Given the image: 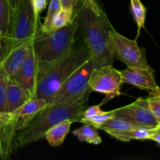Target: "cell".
I'll list each match as a JSON object with an SVG mask.
<instances>
[{
    "mask_svg": "<svg viewBox=\"0 0 160 160\" xmlns=\"http://www.w3.org/2000/svg\"><path fill=\"white\" fill-rule=\"evenodd\" d=\"M150 140L152 141H154V142H157L159 145H160V133L159 132H156L154 130V134L152 135L151 138H150Z\"/></svg>",
    "mask_w": 160,
    "mask_h": 160,
    "instance_id": "d6a6232c",
    "label": "cell"
},
{
    "mask_svg": "<svg viewBox=\"0 0 160 160\" xmlns=\"http://www.w3.org/2000/svg\"><path fill=\"white\" fill-rule=\"evenodd\" d=\"M8 51V38L4 36H0V64L4 59Z\"/></svg>",
    "mask_w": 160,
    "mask_h": 160,
    "instance_id": "f546056e",
    "label": "cell"
},
{
    "mask_svg": "<svg viewBox=\"0 0 160 160\" xmlns=\"http://www.w3.org/2000/svg\"><path fill=\"white\" fill-rule=\"evenodd\" d=\"M10 79L15 80L29 92L32 98H35L36 89L39 82V70L38 59L31 46V43L20 70L15 77Z\"/></svg>",
    "mask_w": 160,
    "mask_h": 160,
    "instance_id": "30bf717a",
    "label": "cell"
},
{
    "mask_svg": "<svg viewBox=\"0 0 160 160\" xmlns=\"http://www.w3.org/2000/svg\"><path fill=\"white\" fill-rule=\"evenodd\" d=\"M48 103L45 100L42 98H31L20 108L18 116L15 122L16 132H19L26 126H28L31 120L34 118V116L45 109Z\"/></svg>",
    "mask_w": 160,
    "mask_h": 160,
    "instance_id": "4fadbf2b",
    "label": "cell"
},
{
    "mask_svg": "<svg viewBox=\"0 0 160 160\" xmlns=\"http://www.w3.org/2000/svg\"><path fill=\"white\" fill-rule=\"evenodd\" d=\"M9 78L0 65V111L6 112V92Z\"/></svg>",
    "mask_w": 160,
    "mask_h": 160,
    "instance_id": "cb8c5ba5",
    "label": "cell"
},
{
    "mask_svg": "<svg viewBox=\"0 0 160 160\" xmlns=\"http://www.w3.org/2000/svg\"><path fill=\"white\" fill-rule=\"evenodd\" d=\"M62 8L60 0H50L48 9L47 10L46 16L45 17V21L41 25L40 29L45 32L52 31V21L58 11Z\"/></svg>",
    "mask_w": 160,
    "mask_h": 160,
    "instance_id": "7402d4cb",
    "label": "cell"
},
{
    "mask_svg": "<svg viewBox=\"0 0 160 160\" xmlns=\"http://www.w3.org/2000/svg\"><path fill=\"white\" fill-rule=\"evenodd\" d=\"M12 16L13 10L9 0H0V33L7 38L10 31Z\"/></svg>",
    "mask_w": 160,
    "mask_h": 160,
    "instance_id": "ac0fdd59",
    "label": "cell"
},
{
    "mask_svg": "<svg viewBox=\"0 0 160 160\" xmlns=\"http://www.w3.org/2000/svg\"><path fill=\"white\" fill-rule=\"evenodd\" d=\"M90 94L80 99L63 105H47L46 107L38 112L28 126L17 132L15 139V148L25 146L43 139L49 128L65 120L73 123H81L82 112L86 108Z\"/></svg>",
    "mask_w": 160,
    "mask_h": 160,
    "instance_id": "7a4b0ae2",
    "label": "cell"
},
{
    "mask_svg": "<svg viewBox=\"0 0 160 160\" xmlns=\"http://www.w3.org/2000/svg\"><path fill=\"white\" fill-rule=\"evenodd\" d=\"M89 59L91 56L84 43L73 45L65 56L52 66L41 78L35 98L49 102L67 78Z\"/></svg>",
    "mask_w": 160,
    "mask_h": 160,
    "instance_id": "277c9868",
    "label": "cell"
},
{
    "mask_svg": "<svg viewBox=\"0 0 160 160\" xmlns=\"http://www.w3.org/2000/svg\"><path fill=\"white\" fill-rule=\"evenodd\" d=\"M114 117L123 119L136 125L153 129L159 123L153 116L147 98H138L134 102L113 109Z\"/></svg>",
    "mask_w": 160,
    "mask_h": 160,
    "instance_id": "9c48e42d",
    "label": "cell"
},
{
    "mask_svg": "<svg viewBox=\"0 0 160 160\" xmlns=\"http://www.w3.org/2000/svg\"><path fill=\"white\" fill-rule=\"evenodd\" d=\"M73 134L81 142L99 145L102 142L97 131V128L88 124H84L81 128L74 130Z\"/></svg>",
    "mask_w": 160,
    "mask_h": 160,
    "instance_id": "d6986e66",
    "label": "cell"
},
{
    "mask_svg": "<svg viewBox=\"0 0 160 160\" xmlns=\"http://www.w3.org/2000/svg\"><path fill=\"white\" fill-rule=\"evenodd\" d=\"M95 67V62L91 58L67 78L48 105L70 104L91 94L88 81Z\"/></svg>",
    "mask_w": 160,
    "mask_h": 160,
    "instance_id": "8992f818",
    "label": "cell"
},
{
    "mask_svg": "<svg viewBox=\"0 0 160 160\" xmlns=\"http://www.w3.org/2000/svg\"><path fill=\"white\" fill-rule=\"evenodd\" d=\"M154 134V128H137L122 132H109V135L120 142H129L131 140H150Z\"/></svg>",
    "mask_w": 160,
    "mask_h": 160,
    "instance_id": "2e32d148",
    "label": "cell"
},
{
    "mask_svg": "<svg viewBox=\"0 0 160 160\" xmlns=\"http://www.w3.org/2000/svg\"><path fill=\"white\" fill-rule=\"evenodd\" d=\"M103 102H102L98 105H95V106H90L88 108H85L84 109V111L82 112V117H81V119H86V120H88V119H91L92 117L101 113L103 111L101 108Z\"/></svg>",
    "mask_w": 160,
    "mask_h": 160,
    "instance_id": "484cf974",
    "label": "cell"
},
{
    "mask_svg": "<svg viewBox=\"0 0 160 160\" xmlns=\"http://www.w3.org/2000/svg\"><path fill=\"white\" fill-rule=\"evenodd\" d=\"M148 100V106H149L150 109L152 112L153 116L156 120L160 123V93L156 94V95H149V97L147 98Z\"/></svg>",
    "mask_w": 160,
    "mask_h": 160,
    "instance_id": "d4e9b609",
    "label": "cell"
},
{
    "mask_svg": "<svg viewBox=\"0 0 160 160\" xmlns=\"http://www.w3.org/2000/svg\"><path fill=\"white\" fill-rule=\"evenodd\" d=\"M123 83L129 84L142 90L147 91L149 95L160 93V88L155 78V71L152 67L148 69L128 67L120 70Z\"/></svg>",
    "mask_w": 160,
    "mask_h": 160,
    "instance_id": "8fae6325",
    "label": "cell"
},
{
    "mask_svg": "<svg viewBox=\"0 0 160 160\" xmlns=\"http://www.w3.org/2000/svg\"><path fill=\"white\" fill-rule=\"evenodd\" d=\"M31 3H32L34 12L38 16H40V14L46 8L48 2H47V0H31Z\"/></svg>",
    "mask_w": 160,
    "mask_h": 160,
    "instance_id": "f1b7e54d",
    "label": "cell"
},
{
    "mask_svg": "<svg viewBox=\"0 0 160 160\" xmlns=\"http://www.w3.org/2000/svg\"><path fill=\"white\" fill-rule=\"evenodd\" d=\"M19 110H20V108L10 112H1L0 111V128L4 127L5 125L8 124L12 120H14L18 116Z\"/></svg>",
    "mask_w": 160,
    "mask_h": 160,
    "instance_id": "4316f807",
    "label": "cell"
},
{
    "mask_svg": "<svg viewBox=\"0 0 160 160\" xmlns=\"http://www.w3.org/2000/svg\"><path fill=\"white\" fill-rule=\"evenodd\" d=\"M159 126H160V123H159Z\"/></svg>",
    "mask_w": 160,
    "mask_h": 160,
    "instance_id": "d590c367",
    "label": "cell"
},
{
    "mask_svg": "<svg viewBox=\"0 0 160 160\" xmlns=\"http://www.w3.org/2000/svg\"><path fill=\"white\" fill-rule=\"evenodd\" d=\"M73 19H74V11H70L61 8L53 17L52 21V31L67 26L71 23Z\"/></svg>",
    "mask_w": 160,
    "mask_h": 160,
    "instance_id": "44dd1931",
    "label": "cell"
},
{
    "mask_svg": "<svg viewBox=\"0 0 160 160\" xmlns=\"http://www.w3.org/2000/svg\"><path fill=\"white\" fill-rule=\"evenodd\" d=\"M23 1V0H9V2H10L13 12L19 7V6L21 4V2Z\"/></svg>",
    "mask_w": 160,
    "mask_h": 160,
    "instance_id": "1f68e13d",
    "label": "cell"
},
{
    "mask_svg": "<svg viewBox=\"0 0 160 160\" xmlns=\"http://www.w3.org/2000/svg\"><path fill=\"white\" fill-rule=\"evenodd\" d=\"M137 128H146L144 127L136 125L129 121L117 117H112L98 128V129L105 131L108 134L109 132H122V131H131ZM149 129V128H148Z\"/></svg>",
    "mask_w": 160,
    "mask_h": 160,
    "instance_id": "e0dca14e",
    "label": "cell"
},
{
    "mask_svg": "<svg viewBox=\"0 0 160 160\" xmlns=\"http://www.w3.org/2000/svg\"><path fill=\"white\" fill-rule=\"evenodd\" d=\"M39 18L40 16L34 12L31 0H23L13 12L8 37V51L14 47L31 42L40 28Z\"/></svg>",
    "mask_w": 160,
    "mask_h": 160,
    "instance_id": "5b68a950",
    "label": "cell"
},
{
    "mask_svg": "<svg viewBox=\"0 0 160 160\" xmlns=\"http://www.w3.org/2000/svg\"><path fill=\"white\" fill-rule=\"evenodd\" d=\"M31 43V42L14 47L6 52L0 65L9 78L15 77L20 70L29 51Z\"/></svg>",
    "mask_w": 160,
    "mask_h": 160,
    "instance_id": "7c38bea8",
    "label": "cell"
},
{
    "mask_svg": "<svg viewBox=\"0 0 160 160\" xmlns=\"http://www.w3.org/2000/svg\"><path fill=\"white\" fill-rule=\"evenodd\" d=\"M123 83L120 70L114 68L112 65L95 67L88 81L92 92L106 95V99L102 101L103 103L122 95L120 88Z\"/></svg>",
    "mask_w": 160,
    "mask_h": 160,
    "instance_id": "ba28073f",
    "label": "cell"
},
{
    "mask_svg": "<svg viewBox=\"0 0 160 160\" xmlns=\"http://www.w3.org/2000/svg\"><path fill=\"white\" fill-rule=\"evenodd\" d=\"M74 13L78 20V30L95 67L112 65L115 57L109 38L112 27L106 12L103 11L98 16L81 2Z\"/></svg>",
    "mask_w": 160,
    "mask_h": 160,
    "instance_id": "6da1fadb",
    "label": "cell"
},
{
    "mask_svg": "<svg viewBox=\"0 0 160 160\" xmlns=\"http://www.w3.org/2000/svg\"><path fill=\"white\" fill-rule=\"evenodd\" d=\"M109 38L116 59L123 62L128 67L142 69L151 67L147 61L145 49L138 45L136 39L131 40L124 37L113 28L109 31Z\"/></svg>",
    "mask_w": 160,
    "mask_h": 160,
    "instance_id": "52a82bcc",
    "label": "cell"
},
{
    "mask_svg": "<svg viewBox=\"0 0 160 160\" xmlns=\"http://www.w3.org/2000/svg\"><path fill=\"white\" fill-rule=\"evenodd\" d=\"M31 95L18 82L9 78L6 92V112H12L26 103Z\"/></svg>",
    "mask_w": 160,
    "mask_h": 160,
    "instance_id": "5bb4252c",
    "label": "cell"
},
{
    "mask_svg": "<svg viewBox=\"0 0 160 160\" xmlns=\"http://www.w3.org/2000/svg\"><path fill=\"white\" fill-rule=\"evenodd\" d=\"M130 2H131V13L138 28L137 36L135 38L137 40L140 35L142 29L145 28L147 9L141 0H130Z\"/></svg>",
    "mask_w": 160,
    "mask_h": 160,
    "instance_id": "ffe728a7",
    "label": "cell"
},
{
    "mask_svg": "<svg viewBox=\"0 0 160 160\" xmlns=\"http://www.w3.org/2000/svg\"><path fill=\"white\" fill-rule=\"evenodd\" d=\"M80 0H60L62 8L70 11H74L79 4Z\"/></svg>",
    "mask_w": 160,
    "mask_h": 160,
    "instance_id": "4dcf8cb0",
    "label": "cell"
},
{
    "mask_svg": "<svg viewBox=\"0 0 160 160\" xmlns=\"http://www.w3.org/2000/svg\"><path fill=\"white\" fill-rule=\"evenodd\" d=\"M78 31V20L75 13L71 23L63 28L48 32L39 28L31 41V46L38 63L39 81L52 66L71 50Z\"/></svg>",
    "mask_w": 160,
    "mask_h": 160,
    "instance_id": "3957f363",
    "label": "cell"
},
{
    "mask_svg": "<svg viewBox=\"0 0 160 160\" xmlns=\"http://www.w3.org/2000/svg\"><path fill=\"white\" fill-rule=\"evenodd\" d=\"M154 130H155V131H156V132L160 133V126H158L157 128H154Z\"/></svg>",
    "mask_w": 160,
    "mask_h": 160,
    "instance_id": "836d02e7",
    "label": "cell"
},
{
    "mask_svg": "<svg viewBox=\"0 0 160 160\" xmlns=\"http://www.w3.org/2000/svg\"><path fill=\"white\" fill-rule=\"evenodd\" d=\"M73 122L71 120H65L55 126L52 127L45 134V138L52 147H57L62 145L66 137L70 131Z\"/></svg>",
    "mask_w": 160,
    "mask_h": 160,
    "instance_id": "9a60e30c",
    "label": "cell"
},
{
    "mask_svg": "<svg viewBox=\"0 0 160 160\" xmlns=\"http://www.w3.org/2000/svg\"><path fill=\"white\" fill-rule=\"evenodd\" d=\"M112 117H114L113 110L107 111V112L102 111L101 113L92 117L91 119H88V120H86V119H81V123H82L83 124L91 125V126H93L95 128H97V129H98V128L102 124H103L105 122L107 121L109 119L112 118Z\"/></svg>",
    "mask_w": 160,
    "mask_h": 160,
    "instance_id": "603a6c76",
    "label": "cell"
},
{
    "mask_svg": "<svg viewBox=\"0 0 160 160\" xmlns=\"http://www.w3.org/2000/svg\"><path fill=\"white\" fill-rule=\"evenodd\" d=\"M80 2H81V4H83L84 6L88 8L89 9H91L92 12H95L98 16L101 15L102 12L104 11L102 9L100 5L98 4L97 0H80Z\"/></svg>",
    "mask_w": 160,
    "mask_h": 160,
    "instance_id": "83f0119b",
    "label": "cell"
},
{
    "mask_svg": "<svg viewBox=\"0 0 160 160\" xmlns=\"http://www.w3.org/2000/svg\"><path fill=\"white\" fill-rule=\"evenodd\" d=\"M0 36H2V34L1 33H0Z\"/></svg>",
    "mask_w": 160,
    "mask_h": 160,
    "instance_id": "e575fe53",
    "label": "cell"
}]
</instances>
